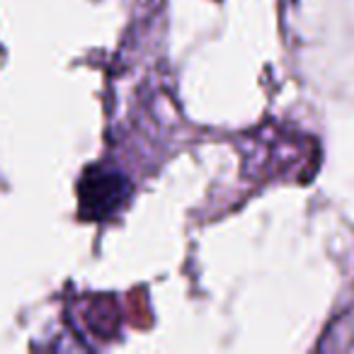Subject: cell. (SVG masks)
<instances>
[{
	"instance_id": "1",
	"label": "cell",
	"mask_w": 354,
	"mask_h": 354,
	"mask_svg": "<svg viewBox=\"0 0 354 354\" xmlns=\"http://www.w3.org/2000/svg\"><path fill=\"white\" fill-rule=\"evenodd\" d=\"M122 197V177L107 167H93L80 183L85 216H107L119 207Z\"/></svg>"
}]
</instances>
